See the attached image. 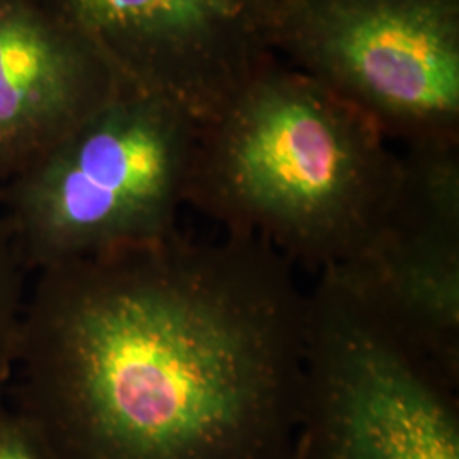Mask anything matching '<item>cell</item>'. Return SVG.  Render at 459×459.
I'll list each match as a JSON object with an SVG mask.
<instances>
[{
    "label": "cell",
    "instance_id": "4",
    "mask_svg": "<svg viewBox=\"0 0 459 459\" xmlns=\"http://www.w3.org/2000/svg\"><path fill=\"white\" fill-rule=\"evenodd\" d=\"M308 296L293 459H459V381L333 271Z\"/></svg>",
    "mask_w": 459,
    "mask_h": 459
},
{
    "label": "cell",
    "instance_id": "2",
    "mask_svg": "<svg viewBox=\"0 0 459 459\" xmlns=\"http://www.w3.org/2000/svg\"><path fill=\"white\" fill-rule=\"evenodd\" d=\"M398 167L368 117L274 56L199 123L187 206L320 274L369 244Z\"/></svg>",
    "mask_w": 459,
    "mask_h": 459
},
{
    "label": "cell",
    "instance_id": "10",
    "mask_svg": "<svg viewBox=\"0 0 459 459\" xmlns=\"http://www.w3.org/2000/svg\"><path fill=\"white\" fill-rule=\"evenodd\" d=\"M0 459H48L30 427L9 405L0 409Z\"/></svg>",
    "mask_w": 459,
    "mask_h": 459
},
{
    "label": "cell",
    "instance_id": "6",
    "mask_svg": "<svg viewBox=\"0 0 459 459\" xmlns=\"http://www.w3.org/2000/svg\"><path fill=\"white\" fill-rule=\"evenodd\" d=\"M398 157L394 196L373 238L332 271L459 381V143L402 147Z\"/></svg>",
    "mask_w": 459,
    "mask_h": 459
},
{
    "label": "cell",
    "instance_id": "5",
    "mask_svg": "<svg viewBox=\"0 0 459 459\" xmlns=\"http://www.w3.org/2000/svg\"><path fill=\"white\" fill-rule=\"evenodd\" d=\"M267 48L402 147L459 143V0H259Z\"/></svg>",
    "mask_w": 459,
    "mask_h": 459
},
{
    "label": "cell",
    "instance_id": "1",
    "mask_svg": "<svg viewBox=\"0 0 459 459\" xmlns=\"http://www.w3.org/2000/svg\"><path fill=\"white\" fill-rule=\"evenodd\" d=\"M7 405L48 459H293L308 296L252 237L33 274Z\"/></svg>",
    "mask_w": 459,
    "mask_h": 459
},
{
    "label": "cell",
    "instance_id": "3",
    "mask_svg": "<svg viewBox=\"0 0 459 459\" xmlns=\"http://www.w3.org/2000/svg\"><path fill=\"white\" fill-rule=\"evenodd\" d=\"M199 121L125 83L75 130L0 186V214L34 274L179 233Z\"/></svg>",
    "mask_w": 459,
    "mask_h": 459
},
{
    "label": "cell",
    "instance_id": "9",
    "mask_svg": "<svg viewBox=\"0 0 459 459\" xmlns=\"http://www.w3.org/2000/svg\"><path fill=\"white\" fill-rule=\"evenodd\" d=\"M30 276L33 274L22 261L13 233L0 214V409L7 405Z\"/></svg>",
    "mask_w": 459,
    "mask_h": 459
},
{
    "label": "cell",
    "instance_id": "7",
    "mask_svg": "<svg viewBox=\"0 0 459 459\" xmlns=\"http://www.w3.org/2000/svg\"><path fill=\"white\" fill-rule=\"evenodd\" d=\"M126 83L199 123L221 111L274 55L259 0H48Z\"/></svg>",
    "mask_w": 459,
    "mask_h": 459
},
{
    "label": "cell",
    "instance_id": "8",
    "mask_svg": "<svg viewBox=\"0 0 459 459\" xmlns=\"http://www.w3.org/2000/svg\"><path fill=\"white\" fill-rule=\"evenodd\" d=\"M125 83L48 0H0V186Z\"/></svg>",
    "mask_w": 459,
    "mask_h": 459
}]
</instances>
